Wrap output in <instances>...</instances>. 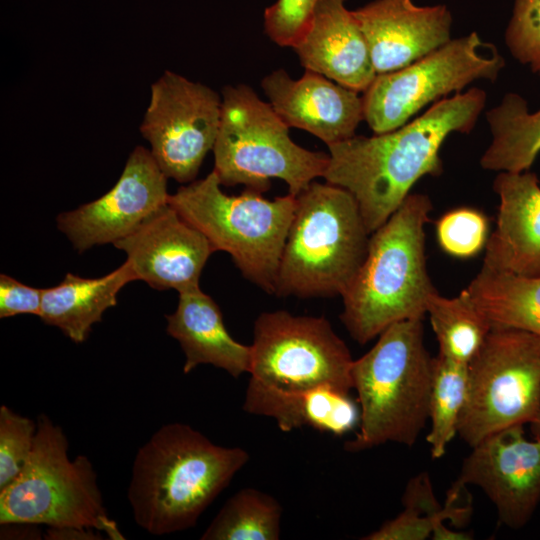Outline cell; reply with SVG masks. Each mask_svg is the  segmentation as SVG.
Here are the masks:
<instances>
[{"instance_id": "1", "label": "cell", "mask_w": 540, "mask_h": 540, "mask_svg": "<svg viewBox=\"0 0 540 540\" xmlns=\"http://www.w3.org/2000/svg\"><path fill=\"white\" fill-rule=\"evenodd\" d=\"M485 103V91L471 88L435 102L395 130L354 135L329 145L323 178L353 195L371 234L400 207L418 180L442 173L443 142L454 132L469 133Z\"/></svg>"}, {"instance_id": "2", "label": "cell", "mask_w": 540, "mask_h": 540, "mask_svg": "<svg viewBox=\"0 0 540 540\" xmlns=\"http://www.w3.org/2000/svg\"><path fill=\"white\" fill-rule=\"evenodd\" d=\"M248 460L246 450L216 445L188 424L163 425L133 462L127 497L135 522L153 535L194 527Z\"/></svg>"}, {"instance_id": "3", "label": "cell", "mask_w": 540, "mask_h": 540, "mask_svg": "<svg viewBox=\"0 0 540 540\" xmlns=\"http://www.w3.org/2000/svg\"><path fill=\"white\" fill-rule=\"evenodd\" d=\"M432 209L427 195L410 193L371 233L366 257L341 296L340 320L360 345L396 322L426 316L437 292L426 264L425 227Z\"/></svg>"}, {"instance_id": "4", "label": "cell", "mask_w": 540, "mask_h": 540, "mask_svg": "<svg viewBox=\"0 0 540 540\" xmlns=\"http://www.w3.org/2000/svg\"><path fill=\"white\" fill-rule=\"evenodd\" d=\"M423 319L396 322L351 367L360 423L346 442L359 452L387 442L413 446L428 421L432 357L424 339Z\"/></svg>"}, {"instance_id": "5", "label": "cell", "mask_w": 540, "mask_h": 540, "mask_svg": "<svg viewBox=\"0 0 540 540\" xmlns=\"http://www.w3.org/2000/svg\"><path fill=\"white\" fill-rule=\"evenodd\" d=\"M370 235L349 191L311 182L296 196L275 295L342 296L366 257Z\"/></svg>"}, {"instance_id": "6", "label": "cell", "mask_w": 540, "mask_h": 540, "mask_svg": "<svg viewBox=\"0 0 540 540\" xmlns=\"http://www.w3.org/2000/svg\"><path fill=\"white\" fill-rule=\"evenodd\" d=\"M168 203L206 236L215 252H227L245 279L267 294H275L296 196L270 200L249 188L240 195H228L212 171L178 188L169 195Z\"/></svg>"}, {"instance_id": "7", "label": "cell", "mask_w": 540, "mask_h": 540, "mask_svg": "<svg viewBox=\"0 0 540 540\" xmlns=\"http://www.w3.org/2000/svg\"><path fill=\"white\" fill-rule=\"evenodd\" d=\"M30 456L19 475L0 490V523L77 527L123 539L107 515L90 460L68 456V440L59 425L41 414Z\"/></svg>"}, {"instance_id": "8", "label": "cell", "mask_w": 540, "mask_h": 540, "mask_svg": "<svg viewBox=\"0 0 540 540\" xmlns=\"http://www.w3.org/2000/svg\"><path fill=\"white\" fill-rule=\"evenodd\" d=\"M213 152V171L221 185L242 184L263 193L270 188V180L277 178L293 196L323 177L329 162V154L297 145L270 103L245 84L222 91Z\"/></svg>"}, {"instance_id": "9", "label": "cell", "mask_w": 540, "mask_h": 540, "mask_svg": "<svg viewBox=\"0 0 540 540\" xmlns=\"http://www.w3.org/2000/svg\"><path fill=\"white\" fill-rule=\"evenodd\" d=\"M540 409V336L492 326L468 364V392L458 425L470 447L530 423Z\"/></svg>"}, {"instance_id": "10", "label": "cell", "mask_w": 540, "mask_h": 540, "mask_svg": "<svg viewBox=\"0 0 540 540\" xmlns=\"http://www.w3.org/2000/svg\"><path fill=\"white\" fill-rule=\"evenodd\" d=\"M503 67L497 48L476 32L451 39L404 68L378 74L363 92L364 120L374 134L395 130L430 102L476 80H496Z\"/></svg>"}, {"instance_id": "11", "label": "cell", "mask_w": 540, "mask_h": 540, "mask_svg": "<svg viewBox=\"0 0 540 540\" xmlns=\"http://www.w3.org/2000/svg\"><path fill=\"white\" fill-rule=\"evenodd\" d=\"M251 377L289 391L330 387L352 390L354 359L323 316L286 310L261 313L253 326Z\"/></svg>"}, {"instance_id": "12", "label": "cell", "mask_w": 540, "mask_h": 540, "mask_svg": "<svg viewBox=\"0 0 540 540\" xmlns=\"http://www.w3.org/2000/svg\"><path fill=\"white\" fill-rule=\"evenodd\" d=\"M221 103L209 87L166 71L151 87V99L140 131L167 178L191 183L213 150Z\"/></svg>"}, {"instance_id": "13", "label": "cell", "mask_w": 540, "mask_h": 540, "mask_svg": "<svg viewBox=\"0 0 540 540\" xmlns=\"http://www.w3.org/2000/svg\"><path fill=\"white\" fill-rule=\"evenodd\" d=\"M467 485L485 493L503 525L521 529L540 502V439L527 440L522 425L483 439L464 458L447 497L459 498Z\"/></svg>"}, {"instance_id": "14", "label": "cell", "mask_w": 540, "mask_h": 540, "mask_svg": "<svg viewBox=\"0 0 540 540\" xmlns=\"http://www.w3.org/2000/svg\"><path fill=\"white\" fill-rule=\"evenodd\" d=\"M168 198L167 177L151 151L138 146L114 187L92 202L59 214L57 227L81 253L125 238L166 205Z\"/></svg>"}, {"instance_id": "15", "label": "cell", "mask_w": 540, "mask_h": 540, "mask_svg": "<svg viewBox=\"0 0 540 540\" xmlns=\"http://www.w3.org/2000/svg\"><path fill=\"white\" fill-rule=\"evenodd\" d=\"M113 245L126 253L136 280L178 293L199 288L202 270L215 252L206 236L169 203Z\"/></svg>"}, {"instance_id": "16", "label": "cell", "mask_w": 540, "mask_h": 540, "mask_svg": "<svg viewBox=\"0 0 540 540\" xmlns=\"http://www.w3.org/2000/svg\"><path fill=\"white\" fill-rule=\"evenodd\" d=\"M352 14L377 75L404 68L451 40L452 16L446 5L375 0Z\"/></svg>"}, {"instance_id": "17", "label": "cell", "mask_w": 540, "mask_h": 540, "mask_svg": "<svg viewBox=\"0 0 540 540\" xmlns=\"http://www.w3.org/2000/svg\"><path fill=\"white\" fill-rule=\"evenodd\" d=\"M261 87L268 102L290 128L305 130L327 146L353 137L364 120L358 92L310 70L292 79L284 69L265 76Z\"/></svg>"}, {"instance_id": "18", "label": "cell", "mask_w": 540, "mask_h": 540, "mask_svg": "<svg viewBox=\"0 0 540 540\" xmlns=\"http://www.w3.org/2000/svg\"><path fill=\"white\" fill-rule=\"evenodd\" d=\"M496 226L485 246L484 267L524 276L540 275V183L530 170L499 172Z\"/></svg>"}, {"instance_id": "19", "label": "cell", "mask_w": 540, "mask_h": 540, "mask_svg": "<svg viewBox=\"0 0 540 540\" xmlns=\"http://www.w3.org/2000/svg\"><path fill=\"white\" fill-rule=\"evenodd\" d=\"M293 49L306 70L356 92H364L377 76L345 0H317L307 30Z\"/></svg>"}, {"instance_id": "20", "label": "cell", "mask_w": 540, "mask_h": 540, "mask_svg": "<svg viewBox=\"0 0 540 540\" xmlns=\"http://www.w3.org/2000/svg\"><path fill=\"white\" fill-rule=\"evenodd\" d=\"M166 320L167 333L184 352V374L201 364L223 369L233 378L250 372L251 347L232 338L219 306L200 287L179 293L177 308Z\"/></svg>"}, {"instance_id": "21", "label": "cell", "mask_w": 540, "mask_h": 540, "mask_svg": "<svg viewBox=\"0 0 540 540\" xmlns=\"http://www.w3.org/2000/svg\"><path fill=\"white\" fill-rule=\"evenodd\" d=\"M242 408L249 414L274 419L284 432L310 427L343 436L360 423V408L350 393L330 387L289 391L253 377L248 382Z\"/></svg>"}, {"instance_id": "22", "label": "cell", "mask_w": 540, "mask_h": 540, "mask_svg": "<svg viewBox=\"0 0 540 540\" xmlns=\"http://www.w3.org/2000/svg\"><path fill=\"white\" fill-rule=\"evenodd\" d=\"M133 280L136 278L128 261L98 278L67 273L58 285L44 288L39 318L60 329L73 342L82 343L93 324L117 304L119 291Z\"/></svg>"}, {"instance_id": "23", "label": "cell", "mask_w": 540, "mask_h": 540, "mask_svg": "<svg viewBox=\"0 0 540 540\" xmlns=\"http://www.w3.org/2000/svg\"><path fill=\"white\" fill-rule=\"evenodd\" d=\"M466 290L492 326L540 336V275L524 276L482 266Z\"/></svg>"}, {"instance_id": "24", "label": "cell", "mask_w": 540, "mask_h": 540, "mask_svg": "<svg viewBox=\"0 0 540 540\" xmlns=\"http://www.w3.org/2000/svg\"><path fill=\"white\" fill-rule=\"evenodd\" d=\"M486 119L492 140L481 167L498 173L529 170L540 153V109L532 113L523 97L508 93Z\"/></svg>"}, {"instance_id": "25", "label": "cell", "mask_w": 540, "mask_h": 540, "mask_svg": "<svg viewBox=\"0 0 540 540\" xmlns=\"http://www.w3.org/2000/svg\"><path fill=\"white\" fill-rule=\"evenodd\" d=\"M404 509L394 519L386 521L372 533L362 537L365 540H465L469 534L447 529L443 522L463 524L468 518L470 507L458 505V499L447 498L441 506L434 495L427 473L412 478L402 498Z\"/></svg>"}, {"instance_id": "26", "label": "cell", "mask_w": 540, "mask_h": 540, "mask_svg": "<svg viewBox=\"0 0 540 540\" xmlns=\"http://www.w3.org/2000/svg\"><path fill=\"white\" fill-rule=\"evenodd\" d=\"M426 316L438 341L439 354L466 365L478 353L492 328L466 289L452 298L435 292L428 301Z\"/></svg>"}, {"instance_id": "27", "label": "cell", "mask_w": 540, "mask_h": 540, "mask_svg": "<svg viewBox=\"0 0 540 540\" xmlns=\"http://www.w3.org/2000/svg\"><path fill=\"white\" fill-rule=\"evenodd\" d=\"M282 507L271 495L243 488L232 495L201 535L202 540H278Z\"/></svg>"}, {"instance_id": "28", "label": "cell", "mask_w": 540, "mask_h": 540, "mask_svg": "<svg viewBox=\"0 0 540 540\" xmlns=\"http://www.w3.org/2000/svg\"><path fill=\"white\" fill-rule=\"evenodd\" d=\"M467 392L468 365L451 361L439 353L433 357L428 410L430 430L426 436L433 459L443 457L458 434Z\"/></svg>"}, {"instance_id": "29", "label": "cell", "mask_w": 540, "mask_h": 540, "mask_svg": "<svg viewBox=\"0 0 540 540\" xmlns=\"http://www.w3.org/2000/svg\"><path fill=\"white\" fill-rule=\"evenodd\" d=\"M440 248L456 258H470L485 248L489 238V221L484 213L460 207L443 214L436 222Z\"/></svg>"}, {"instance_id": "30", "label": "cell", "mask_w": 540, "mask_h": 540, "mask_svg": "<svg viewBox=\"0 0 540 540\" xmlns=\"http://www.w3.org/2000/svg\"><path fill=\"white\" fill-rule=\"evenodd\" d=\"M37 423L0 407V490L11 483L24 468L33 448Z\"/></svg>"}, {"instance_id": "31", "label": "cell", "mask_w": 540, "mask_h": 540, "mask_svg": "<svg viewBox=\"0 0 540 540\" xmlns=\"http://www.w3.org/2000/svg\"><path fill=\"white\" fill-rule=\"evenodd\" d=\"M505 41L517 61L540 72V0H514Z\"/></svg>"}, {"instance_id": "32", "label": "cell", "mask_w": 540, "mask_h": 540, "mask_svg": "<svg viewBox=\"0 0 540 540\" xmlns=\"http://www.w3.org/2000/svg\"><path fill=\"white\" fill-rule=\"evenodd\" d=\"M317 0H277L266 8L264 29L277 45L294 48L310 23Z\"/></svg>"}, {"instance_id": "33", "label": "cell", "mask_w": 540, "mask_h": 540, "mask_svg": "<svg viewBox=\"0 0 540 540\" xmlns=\"http://www.w3.org/2000/svg\"><path fill=\"white\" fill-rule=\"evenodd\" d=\"M44 288L23 284L6 274L0 275V318L19 314L40 316Z\"/></svg>"}, {"instance_id": "34", "label": "cell", "mask_w": 540, "mask_h": 540, "mask_svg": "<svg viewBox=\"0 0 540 540\" xmlns=\"http://www.w3.org/2000/svg\"><path fill=\"white\" fill-rule=\"evenodd\" d=\"M88 528L64 527V528H49L47 530V539H99Z\"/></svg>"}, {"instance_id": "35", "label": "cell", "mask_w": 540, "mask_h": 540, "mask_svg": "<svg viewBox=\"0 0 540 540\" xmlns=\"http://www.w3.org/2000/svg\"><path fill=\"white\" fill-rule=\"evenodd\" d=\"M529 424L531 425V431L534 439H540V409Z\"/></svg>"}]
</instances>
